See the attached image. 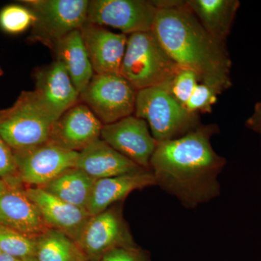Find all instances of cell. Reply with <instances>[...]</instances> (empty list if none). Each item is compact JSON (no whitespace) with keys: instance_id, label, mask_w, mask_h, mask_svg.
<instances>
[{"instance_id":"obj_1","label":"cell","mask_w":261,"mask_h":261,"mask_svg":"<svg viewBox=\"0 0 261 261\" xmlns=\"http://www.w3.org/2000/svg\"><path fill=\"white\" fill-rule=\"evenodd\" d=\"M219 130L215 124L200 125L179 138L158 142L149 162L155 185L185 207L193 208L219 195L218 176L226 161L211 145Z\"/></svg>"},{"instance_id":"obj_2","label":"cell","mask_w":261,"mask_h":261,"mask_svg":"<svg viewBox=\"0 0 261 261\" xmlns=\"http://www.w3.org/2000/svg\"><path fill=\"white\" fill-rule=\"evenodd\" d=\"M152 32L175 63L221 94L232 85L226 43L210 35L185 1L161 0Z\"/></svg>"},{"instance_id":"obj_3","label":"cell","mask_w":261,"mask_h":261,"mask_svg":"<svg viewBox=\"0 0 261 261\" xmlns=\"http://www.w3.org/2000/svg\"><path fill=\"white\" fill-rule=\"evenodd\" d=\"M180 69L152 31L128 36L120 74L136 90L154 87L168 89Z\"/></svg>"},{"instance_id":"obj_4","label":"cell","mask_w":261,"mask_h":261,"mask_svg":"<svg viewBox=\"0 0 261 261\" xmlns=\"http://www.w3.org/2000/svg\"><path fill=\"white\" fill-rule=\"evenodd\" d=\"M56 120L34 91H23L11 107L0 111V137L12 150L42 145L49 141Z\"/></svg>"},{"instance_id":"obj_5","label":"cell","mask_w":261,"mask_h":261,"mask_svg":"<svg viewBox=\"0 0 261 261\" xmlns=\"http://www.w3.org/2000/svg\"><path fill=\"white\" fill-rule=\"evenodd\" d=\"M135 116L147 122L158 142L179 138L200 126L198 115L189 112L162 87L137 91Z\"/></svg>"},{"instance_id":"obj_6","label":"cell","mask_w":261,"mask_h":261,"mask_svg":"<svg viewBox=\"0 0 261 261\" xmlns=\"http://www.w3.org/2000/svg\"><path fill=\"white\" fill-rule=\"evenodd\" d=\"M34 15L29 39L53 49L56 43L87 22L89 1L29 0L23 1Z\"/></svg>"},{"instance_id":"obj_7","label":"cell","mask_w":261,"mask_h":261,"mask_svg":"<svg viewBox=\"0 0 261 261\" xmlns=\"http://www.w3.org/2000/svg\"><path fill=\"white\" fill-rule=\"evenodd\" d=\"M137 93L121 74H94L80 100L106 125L135 114Z\"/></svg>"},{"instance_id":"obj_8","label":"cell","mask_w":261,"mask_h":261,"mask_svg":"<svg viewBox=\"0 0 261 261\" xmlns=\"http://www.w3.org/2000/svg\"><path fill=\"white\" fill-rule=\"evenodd\" d=\"M161 7V0H92L89 1L87 22L106 25L122 34L150 32Z\"/></svg>"},{"instance_id":"obj_9","label":"cell","mask_w":261,"mask_h":261,"mask_svg":"<svg viewBox=\"0 0 261 261\" xmlns=\"http://www.w3.org/2000/svg\"><path fill=\"white\" fill-rule=\"evenodd\" d=\"M18 177L32 187H42L67 170L75 168L79 152L50 140L29 148L13 150Z\"/></svg>"},{"instance_id":"obj_10","label":"cell","mask_w":261,"mask_h":261,"mask_svg":"<svg viewBox=\"0 0 261 261\" xmlns=\"http://www.w3.org/2000/svg\"><path fill=\"white\" fill-rule=\"evenodd\" d=\"M75 243L89 261L99 260L116 247L134 246L121 211L116 207L91 216Z\"/></svg>"},{"instance_id":"obj_11","label":"cell","mask_w":261,"mask_h":261,"mask_svg":"<svg viewBox=\"0 0 261 261\" xmlns=\"http://www.w3.org/2000/svg\"><path fill=\"white\" fill-rule=\"evenodd\" d=\"M100 138L140 167L150 170L149 162L158 142L145 120L132 115L103 125Z\"/></svg>"},{"instance_id":"obj_12","label":"cell","mask_w":261,"mask_h":261,"mask_svg":"<svg viewBox=\"0 0 261 261\" xmlns=\"http://www.w3.org/2000/svg\"><path fill=\"white\" fill-rule=\"evenodd\" d=\"M103 124L83 102L63 113L51 127V142L80 152L100 138Z\"/></svg>"},{"instance_id":"obj_13","label":"cell","mask_w":261,"mask_h":261,"mask_svg":"<svg viewBox=\"0 0 261 261\" xmlns=\"http://www.w3.org/2000/svg\"><path fill=\"white\" fill-rule=\"evenodd\" d=\"M80 30L96 74H120L128 36L88 22Z\"/></svg>"},{"instance_id":"obj_14","label":"cell","mask_w":261,"mask_h":261,"mask_svg":"<svg viewBox=\"0 0 261 261\" xmlns=\"http://www.w3.org/2000/svg\"><path fill=\"white\" fill-rule=\"evenodd\" d=\"M35 80L34 92L57 119L80 100V94L61 62L56 61L38 71Z\"/></svg>"},{"instance_id":"obj_15","label":"cell","mask_w":261,"mask_h":261,"mask_svg":"<svg viewBox=\"0 0 261 261\" xmlns=\"http://www.w3.org/2000/svg\"><path fill=\"white\" fill-rule=\"evenodd\" d=\"M24 191L49 228L61 231L76 241L91 217L86 209L67 203L40 187H28Z\"/></svg>"},{"instance_id":"obj_16","label":"cell","mask_w":261,"mask_h":261,"mask_svg":"<svg viewBox=\"0 0 261 261\" xmlns=\"http://www.w3.org/2000/svg\"><path fill=\"white\" fill-rule=\"evenodd\" d=\"M0 224L34 238L50 228L24 190L16 187L0 196Z\"/></svg>"},{"instance_id":"obj_17","label":"cell","mask_w":261,"mask_h":261,"mask_svg":"<svg viewBox=\"0 0 261 261\" xmlns=\"http://www.w3.org/2000/svg\"><path fill=\"white\" fill-rule=\"evenodd\" d=\"M154 185L153 174L148 169L96 180L86 210L90 216L101 214L130 192Z\"/></svg>"},{"instance_id":"obj_18","label":"cell","mask_w":261,"mask_h":261,"mask_svg":"<svg viewBox=\"0 0 261 261\" xmlns=\"http://www.w3.org/2000/svg\"><path fill=\"white\" fill-rule=\"evenodd\" d=\"M75 168L95 180L145 169L127 159L101 138L79 152Z\"/></svg>"},{"instance_id":"obj_19","label":"cell","mask_w":261,"mask_h":261,"mask_svg":"<svg viewBox=\"0 0 261 261\" xmlns=\"http://www.w3.org/2000/svg\"><path fill=\"white\" fill-rule=\"evenodd\" d=\"M187 8L215 39L226 43L240 8L238 0H187Z\"/></svg>"},{"instance_id":"obj_20","label":"cell","mask_w":261,"mask_h":261,"mask_svg":"<svg viewBox=\"0 0 261 261\" xmlns=\"http://www.w3.org/2000/svg\"><path fill=\"white\" fill-rule=\"evenodd\" d=\"M53 49L57 61L63 63L79 93H82L94 74L80 29L62 38Z\"/></svg>"},{"instance_id":"obj_21","label":"cell","mask_w":261,"mask_h":261,"mask_svg":"<svg viewBox=\"0 0 261 261\" xmlns=\"http://www.w3.org/2000/svg\"><path fill=\"white\" fill-rule=\"evenodd\" d=\"M95 181L82 170L73 168L40 188L67 203L86 209Z\"/></svg>"},{"instance_id":"obj_22","label":"cell","mask_w":261,"mask_h":261,"mask_svg":"<svg viewBox=\"0 0 261 261\" xmlns=\"http://www.w3.org/2000/svg\"><path fill=\"white\" fill-rule=\"evenodd\" d=\"M36 261H89L70 237L49 228L37 239Z\"/></svg>"},{"instance_id":"obj_23","label":"cell","mask_w":261,"mask_h":261,"mask_svg":"<svg viewBox=\"0 0 261 261\" xmlns=\"http://www.w3.org/2000/svg\"><path fill=\"white\" fill-rule=\"evenodd\" d=\"M37 239L0 224V250L2 253L19 258H35Z\"/></svg>"},{"instance_id":"obj_24","label":"cell","mask_w":261,"mask_h":261,"mask_svg":"<svg viewBox=\"0 0 261 261\" xmlns=\"http://www.w3.org/2000/svg\"><path fill=\"white\" fill-rule=\"evenodd\" d=\"M34 15L27 7L10 5L0 11V28L10 34L27 31L34 23Z\"/></svg>"},{"instance_id":"obj_25","label":"cell","mask_w":261,"mask_h":261,"mask_svg":"<svg viewBox=\"0 0 261 261\" xmlns=\"http://www.w3.org/2000/svg\"><path fill=\"white\" fill-rule=\"evenodd\" d=\"M218 92L207 84L199 82L189 98L185 107L192 114L211 113L213 106L217 102Z\"/></svg>"},{"instance_id":"obj_26","label":"cell","mask_w":261,"mask_h":261,"mask_svg":"<svg viewBox=\"0 0 261 261\" xmlns=\"http://www.w3.org/2000/svg\"><path fill=\"white\" fill-rule=\"evenodd\" d=\"M199 82L194 72L181 68L175 75L168 90L178 102L185 106Z\"/></svg>"},{"instance_id":"obj_27","label":"cell","mask_w":261,"mask_h":261,"mask_svg":"<svg viewBox=\"0 0 261 261\" xmlns=\"http://www.w3.org/2000/svg\"><path fill=\"white\" fill-rule=\"evenodd\" d=\"M18 176V169L13 150L0 137V178H8Z\"/></svg>"},{"instance_id":"obj_28","label":"cell","mask_w":261,"mask_h":261,"mask_svg":"<svg viewBox=\"0 0 261 261\" xmlns=\"http://www.w3.org/2000/svg\"><path fill=\"white\" fill-rule=\"evenodd\" d=\"M98 261H148L145 255L134 246L119 247L103 255Z\"/></svg>"},{"instance_id":"obj_29","label":"cell","mask_w":261,"mask_h":261,"mask_svg":"<svg viewBox=\"0 0 261 261\" xmlns=\"http://www.w3.org/2000/svg\"><path fill=\"white\" fill-rule=\"evenodd\" d=\"M245 125L249 129L261 135V101L255 104L253 112L247 120Z\"/></svg>"},{"instance_id":"obj_30","label":"cell","mask_w":261,"mask_h":261,"mask_svg":"<svg viewBox=\"0 0 261 261\" xmlns=\"http://www.w3.org/2000/svg\"><path fill=\"white\" fill-rule=\"evenodd\" d=\"M0 261H36L35 258L34 259H23L19 258V257H15L10 256L7 254L1 253L0 254Z\"/></svg>"},{"instance_id":"obj_31","label":"cell","mask_w":261,"mask_h":261,"mask_svg":"<svg viewBox=\"0 0 261 261\" xmlns=\"http://www.w3.org/2000/svg\"><path fill=\"white\" fill-rule=\"evenodd\" d=\"M11 187L10 185V182L0 178V196L3 195L5 192H8Z\"/></svg>"},{"instance_id":"obj_32","label":"cell","mask_w":261,"mask_h":261,"mask_svg":"<svg viewBox=\"0 0 261 261\" xmlns=\"http://www.w3.org/2000/svg\"><path fill=\"white\" fill-rule=\"evenodd\" d=\"M3 70H2L1 68H0V76H1V75H3Z\"/></svg>"},{"instance_id":"obj_33","label":"cell","mask_w":261,"mask_h":261,"mask_svg":"<svg viewBox=\"0 0 261 261\" xmlns=\"http://www.w3.org/2000/svg\"><path fill=\"white\" fill-rule=\"evenodd\" d=\"M1 253H2L1 250H0V254H1Z\"/></svg>"}]
</instances>
